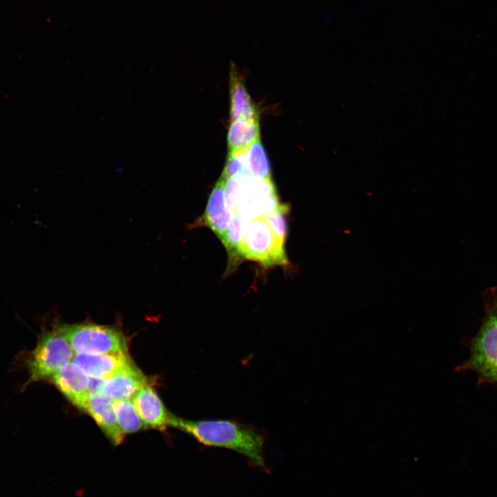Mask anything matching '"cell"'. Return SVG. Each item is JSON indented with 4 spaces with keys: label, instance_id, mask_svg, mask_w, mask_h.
Segmentation results:
<instances>
[{
    "label": "cell",
    "instance_id": "6da1fadb",
    "mask_svg": "<svg viewBox=\"0 0 497 497\" xmlns=\"http://www.w3.org/2000/svg\"><path fill=\"white\" fill-rule=\"evenodd\" d=\"M170 426L204 445L229 449L246 457L254 466L264 467V438L250 427L227 420L195 421L173 415Z\"/></svg>",
    "mask_w": 497,
    "mask_h": 497
},
{
    "label": "cell",
    "instance_id": "7a4b0ae2",
    "mask_svg": "<svg viewBox=\"0 0 497 497\" xmlns=\"http://www.w3.org/2000/svg\"><path fill=\"white\" fill-rule=\"evenodd\" d=\"M484 315L478 332L465 341L469 355L456 370L473 371L478 385L497 386V286L483 294Z\"/></svg>",
    "mask_w": 497,
    "mask_h": 497
},
{
    "label": "cell",
    "instance_id": "3957f363",
    "mask_svg": "<svg viewBox=\"0 0 497 497\" xmlns=\"http://www.w3.org/2000/svg\"><path fill=\"white\" fill-rule=\"evenodd\" d=\"M74 351L60 330L59 324L43 329L35 349L27 353L25 366L28 378L23 385L49 379L64 364L72 361Z\"/></svg>",
    "mask_w": 497,
    "mask_h": 497
},
{
    "label": "cell",
    "instance_id": "277c9868",
    "mask_svg": "<svg viewBox=\"0 0 497 497\" xmlns=\"http://www.w3.org/2000/svg\"><path fill=\"white\" fill-rule=\"evenodd\" d=\"M59 326L75 353H127V338L115 326L90 322L59 324Z\"/></svg>",
    "mask_w": 497,
    "mask_h": 497
},
{
    "label": "cell",
    "instance_id": "5b68a950",
    "mask_svg": "<svg viewBox=\"0 0 497 497\" xmlns=\"http://www.w3.org/2000/svg\"><path fill=\"white\" fill-rule=\"evenodd\" d=\"M284 243L275 235L266 216L259 217L246 221L239 253L264 266L286 265Z\"/></svg>",
    "mask_w": 497,
    "mask_h": 497
},
{
    "label": "cell",
    "instance_id": "8992f818",
    "mask_svg": "<svg viewBox=\"0 0 497 497\" xmlns=\"http://www.w3.org/2000/svg\"><path fill=\"white\" fill-rule=\"evenodd\" d=\"M241 186L233 215L245 221L268 216L281 206L271 179H258L248 175L238 177Z\"/></svg>",
    "mask_w": 497,
    "mask_h": 497
},
{
    "label": "cell",
    "instance_id": "52a82bcc",
    "mask_svg": "<svg viewBox=\"0 0 497 497\" xmlns=\"http://www.w3.org/2000/svg\"><path fill=\"white\" fill-rule=\"evenodd\" d=\"M148 380L133 364L124 367L108 378L103 380L99 394L113 400H132Z\"/></svg>",
    "mask_w": 497,
    "mask_h": 497
},
{
    "label": "cell",
    "instance_id": "ba28073f",
    "mask_svg": "<svg viewBox=\"0 0 497 497\" xmlns=\"http://www.w3.org/2000/svg\"><path fill=\"white\" fill-rule=\"evenodd\" d=\"M49 381L79 409L90 394V378L72 362L61 367Z\"/></svg>",
    "mask_w": 497,
    "mask_h": 497
},
{
    "label": "cell",
    "instance_id": "9c48e42d",
    "mask_svg": "<svg viewBox=\"0 0 497 497\" xmlns=\"http://www.w3.org/2000/svg\"><path fill=\"white\" fill-rule=\"evenodd\" d=\"M80 409L94 419L113 445L122 442L125 435L118 425L113 400L99 393H90Z\"/></svg>",
    "mask_w": 497,
    "mask_h": 497
},
{
    "label": "cell",
    "instance_id": "30bf717a",
    "mask_svg": "<svg viewBox=\"0 0 497 497\" xmlns=\"http://www.w3.org/2000/svg\"><path fill=\"white\" fill-rule=\"evenodd\" d=\"M134 406L146 428L164 430L172 418L155 389L147 384L142 387L132 400Z\"/></svg>",
    "mask_w": 497,
    "mask_h": 497
},
{
    "label": "cell",
    "instance_id": "8fae6325",
    "mask_svg": "<svg viewBox=\"0 0 497 497\" xmlns=\"http://www.w3.org/2000/svg\"><path fill=\"white\" fill-rule=\"evenodd\" d=\"M72 362L91 378L105 380L132 363L127 353L86 355L75 353Z\"/></svg>",
    "mask_w": 497,
    "mask_h": 497
},
{
    "label": "cell",
    "instance_id": "7c38bea8",
    "mask_svg": "<svg viewBox=\"0 0 497 497\" xmlns=\"http://www.w3.org/2000/svg\"><path fill=\"white\" fill-rule=\"evenodd\" d=\"M233 213L227 208L224 193V180L221 178L213 187L204 215L205 224L220 239L226 232Z\"/></svg>",
    "mask_w": 497,
    "mask_h": 497
},
{
    "label": "cell",
    "instance_id": "4fadbf2b",
    "mask_svg": "<svg viewBox=\"0 0 497 497\" xmlns=\"http://www.w3.org/2000/svg\"><path fill=\"white\" fill-rule=\"evenodd\" d=\"M230 121L259 120V113L234 66H231L229 81Z\"/></svg>",
    "mask_w": 497,
    "mask_h": 497
},
{
    "label": "cell",
    "instance_id": "5bb4252c",
    "mask_svg": "<svg viewBox=\"0 0 497 497\" xmlns=\"http://www.w3.org/2000/svg\"><path fill=\"white\" fill-rule=\"evenodd\" d=\"M230 122L227 133L228 153L244 151L260 139L259 120L237 119Z\"/></svg>",
    "mask_w": 497,
    "mask_h": 497
},
{
    "label": "cell",
    "instance_id": "9a60e30c",
    "mask_svg": "<svg viewBox=\"0 0 497 497\" xmlns=\"http://www.w3.org/2000/svg\"><path fill=\"white\" fill-rule=\"evenodd\" d=\"M248 174L258 179H271L269 160L260 139L252 144L245 152Z\"/></svg>",
    "mask_w": 497,
    "mask_h": 497
},
{
    "label": "cell",
    "instance_id": "2e32d148",
    "mask_svg": "<svg viewBox=\"0 0 497 497\" xmlns=\"http://www.w3.org/2000/svg\"><path fill=\"white\" fill-rule=\"evenodd\" d=\"M246 221L237 215H233L229 226L221 240L228 254V271L232 270L240 260L239 246L242 241Z\"/></svg>",
    "mask_w": 497,
    "mask_h": 497
},
{
    "label": "cell",
    "instance_id": "e0dca14e",
    "mask_svg": "<svg viewBox=\"0 0 497 497\" xmlns=\"http://www.w3.org/2000/svg\"><path fill=\"white\" fill-rule=\"evenodd\" d=\"M114 409L118 425L124 435L147 429L132 400L114 401Z\"/></svg>",
    "mask_w": 497,
    "mask_h": 497
},
{
    "label": "cell",
    "instance_id": "ac0fdd59",
    "mask_svg": "<svg viewBox=\"0 0 497 497\" xmlns=\"http://www.w3.org/2000/svg\"><path fill=\"white\" fill-rule=\"evenodd\" d=\"M288 211V206L282 204L278 210L266 216L269 224L273 233L283 242H285L287 235L286 214Z\"/></svg>",
    "mask_w": 497,
    "mask_h": 497
}]
</instances>
